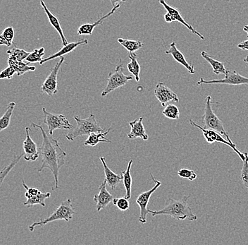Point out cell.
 <instances>
[{
  "label": "cell",
  "mask_w": 248,
  "mask_h": 245,
  "mask_svg": "<svg viewBox=\"0 0 248 245\" xmlns=\"http://www.w3.org/2000/svg\"><path fill=\"white\" fill-rule=\"evenodd\" d=\"M201 84H227L232 86H240V85H248V78L243 77L235 71L228 70L225 77L222 79L215 80H205L201 78L197 85Z\"/></svg>",
  "instance_id": "9"
},
{
  "label": "cell",
  "mask_w": 248,
  "mask_h": 245,
  "mask_svg": "<svg viewBox=\"0 0 248 245\" xmlns=\"http://www.w3.org/2000/svg\"><path fill=\"white\" fill-rule=\"evenodd\" d=\"M77 123V126L72 129V131L66 135L69 141H74L77 137L82 136H89L94 132H102L106 130L102 129L96 120L95 115L91 113L87 118H80L78 116L74 117Z\"/></svg>",
  "instance_id": "3"
},
{
  "label": "cell",
  "mask_w": 248,
  "mask_h": 245,
  "mask_svg": "<svg viewBox=\"0 0 248 245\" xmlns=\"http://www.w3.org/2000/svg\"><path fill=\"white\" fill-rule=\"evenodd\" d=\"M15 106L16 103L15 102L9 103V105H8L5 113H4V114L0 118V132L8 128L9 125H10L11 118H12Z\"/></svg>",
  "instance_id": "28"
},
{
  "label": "cell",
  "mask_w": 248,
  "mask_h": 245,
  "mask_svg": "<svg viewBox=\"0 0 248 245\" xmlns=\"http://www.w3.org/2000/svg\"><path fill=\"white\" fill-rule=\"evenodd\" d=\"M40 4H41L42 7L44 9L45 12H46L49 23L52 25V27H53L54 29H56V31L58 32L59 35H60V38H61L62 41V44H63V46H66V45L68 44V40L66 39V36L64 35V33H63V29H62V28L60 18L56 16V15H54V14H52V12L49 10V9L47 8L46 3H45V1H43V0H41V1H40Z\"/></svg>",
  "instance_id": "18"
},
{
  "label": "cell",
  "mask_w": 248,
  "mask_h": 245,
  "mask_svg": "<svg viewBox=\"0 0 248 245\" xmlns=\"http://www.w3.org/2000/svg\"><path fill=\"white\" fill-rule=\"evenodd\" d=\"M246 159L243 161V168L241 170V180L245 187L248 189V153H245Z\"/></svg>",
  "instance_id": "36"
},
{
  "label": "cell",
  "mask_w": 248,
  "mask_h": 245,
  "mask_svg": "<svg viewBox=\"0 0 248 245\" xmlns=\"http://www.w3.org/2000/svg\"><path fill=\"white\" fill-rule=\"evenodd\" d=\"M107 184L108 182L105 179L99 187V193L94 195L93 197V200L96 203V209L97 212H100L102 209H105L114 199L113 195L107 190Z\"/></svg>",
  "instance_id": "14"
},
{
  "label": "cell",
  "mask_w": 248,
  "mask_h": 245,
  "mask_svg": "<svg viewBox=\"0 0 248 245\" xmlns=\"http://www.w3.org/2000/svg\"><path fill=\"white\" fill-rule=\"evenodd\" d=\"M212 97L208 96L206 97L204 100V113L203 115V122H204V128L208 130H215L224 136L225 139H227L229 142L234 144L232 142L229 134L225 130L223 122L218 118L212 109Z\"/></svg>",
  "instance_id": "5"
},
{
  "label": "cell",
  "mask_w": 248,
  "mask_h": 245,
  "mask_svg": "<svg viewBox=\"0 0 248 245\" xmlns=\"http://www.w3.org/2000/svg\"><path fill=\"white\" fill-rule=\"evenodd\" d=\"M152 180L155 182V186L153 188L150 189V190L147 192H142L139 195L136 199V203L139 206L140 209V213L139 221L142 224H145L147 223V215L149 213V209H147V206H148L149 201H150V197L162 185V182L157 180L156 178L153 176L152 173H150Z\"/></svg>",
  "instance_id": "10"
},
{
  "label": "cell",
  "mask_w": 248,
  "mask_h": 245,
  "mask_svg": "<svg viewBox=\"0 0 248 245\" xmlns=\"http://www.w3.org/2000/svg\"><path fill=\"white\" fill-rule=\"evenodd\" d=\"M163 115L170 119H178L180 117V111L176 105L170 104L167 105L162 111Z\"/></svg>",
  "instance_id": "32"
},
{
  "label": "cell",
  "mask_w": 248,
  "mask_h": 245,
  "mask_svg": "<svg viewBox=\"0 0 248 245\" xmlns=\"http://www.w3.org/2000/svg\"><path fill=\"white\" fill-rule=\"evenodd\" d=\"M133 162V161L131 160L128 162L126 170L121 172V174L123 176L124 185L125 190V197L128 198V199H130L131 197L132 182H133V180H132L131 175V169Z\"/></svg>",
  "instance_id": "25"
},
{
  "label": "cell",
  "mask_w": 248,
  "mask_h": 245,
  "mask_svg": "<svg viewBox=\"0 0 248 245\" xmlns=\"http://www.w3.org/2000/svg\"><path fill=\"white\" fill-rule=\"evenodd\" d=\"M243 62L246 64V65H248V55L245 57L244 60H243Z\"/></svg>",
  "instance_id": "42"
},
{
  "label": "cell",
  "mask_w": 248,
  "mask_h": 245,
  "mask_svg": "<svg viewBox=\"0 0 248 245\" xmlns=\"http://www.w3.org/2000/svg\"><path fill=\"white\" fill-rule=\"evenodd\" d=\"M16 74L15 69H12L11 66L5 68L4 70L0 72V79H11L13 78Z\"/></svg>",
  "instance_id": "38"
},
{
  "label": "cell",
  "mask_w": 248,
  "mask_h": 245,
  "mask_svg": "<svg viewBox=\"0 0 248 245\" xmlns=\"http://www.w3.org/2000/svg\"><path fill=\"white\" fill-rule=\"evenodd\" d=\"M76 214L75 210L72 205V201L70 198L62 201L60 206L46 219L40 220V221L35 222L29 226V230L33 232L35 229L46 226L51 222L63 220L69 222L73 219V215Z\"/></svg>",
  "instance_id": "4"
},
{
  "label": "cell",
  "mask_w": 248,
  "mask_h": 245,
  "mask_svg": "<svg viewBox=\"0 0 248 245\" xmlns=\"http://www.w3.org/2000/svg\"><path fill=\"white\" fill-rule=\"evenodd\" d=\"M109 1H111L113 7H114V6L120 4L121 2H123V1H128V0H109Z\"/></svg>",
  "instance_id": "40"
},
{
  "label": "cell",
  "mask_w": 248,
  "mask_h": 245,
  "mask_svg": "<svg viewBox=\"0 0 248 245\" xmlns=\"http://www.w3.org/2000/svg\"><path fill=\"white\" fill-rule=\"evenodd\" d=\"M243 31H244L245 32L247 33L248 38V25H246V26L243 27Z\"/></svg>",
  "instance_id": "41"
},
{
  "label": "cell",
  "mask_w": 248,
  "mask_h": 245,
  "mask_svg": "<svg viewBox=\"0 0 248 245\" xmlns=\"http://www.w3.org/2000/svg\"><path fill=\"white\" fill-rule=\"evenodd\" d=\"M88 42L86 39L80 40L79 41L74 42V43H68L66 46H63L60 51L54 53V55L49 56L47 58L43 59L40 63V65H43V64L49 61V60H54V59L57 58V57H61L62 56L69 54V52H73L76 48L80 46H84V45L88 44Z\"/></svg>",
  "instance_id": "21"
},
{
  "label": "cell",
  "mask_w": 248,
  "mask_h": 245,
  "mask_svg": "<svg viewBox=\"0 0 248 245\" xmlns=\"http://www.w3.org/2000/svg\"><path fill=\"white\" fill-rule=\"evenodd\" d=\"M190 124L192 126L197 127V128L200 129L202 131L203 136H204V139H206L207 142L208 144H213V143H221V144H224L225 145L229 146V147L232 148V149L235 151L238 156L240 158L242 161H244L246 159V156H245L244 153H242L240 150L237 149L236 147H235V144H232L225 139L224 136H222L219 133L215 131V130H208V129H205L204 127L201 126V125H198L195 123L194 121L192 119H190Z\"/></svg>",
  "instance_id": "8"
},
{
  "label": "cell",
  "mask_w": 248,
  "mask_h": 245,
  "mask_svg": "<svg viewBox=\"0 0 248 245\" xmlns=\"http://www.w3.org/2000/svg\"><path fill=\"white\" fill-rule=\"evenodd\" d=\"M23 154L16 155L15 157L13 158L12 161H11L10 163L7 165V166L4 167L2 170L0 171V187L2 185L3 182H4V180L7 178V175L9 173L12 171V169L14 168L16 165V164L19 162L21 158L23 157Z\"/></svg>",
  "instance_id": "30"
},
{
  "label": "cell",
  "mask_w": 248,
  "mask_h": 245,
  "mask_svg": "<svg viewBox=\"0 0 248 245\" xmlns=\"http://www.w3.org/2000/svg\"><path fill=\"white\" fill-rule=\"evenodd\" d=\"M142 121H143V117H141L139 119L129 122L131 130L130 133L127 134V136L130 139L140 138V139H143L144 141H147L149 139V136L147 134L146 131H145Z\"/></svg>",
  "instance_id": "17"
},
{
  "label": "cell",
  "mask_w": 248,
  "mask_h": 245,
  "mask_svg": "<svg viewBox=\"0 0 248 245\" xmlns=\"http://www.w3.org/2000/svg\"><path fill=\"white\" fill-rule=\"evenodd\" d=\"M7 53L9 55V57H14L16 60H19V61H23L27 58L30 52H27L24 49L15 48L13 49L7 50Z\"/></svg>",
  "instance_id": "34"
},
{
  "label": "cell",
  "mask_w": 248,
  "mask_h": 245,
  "mask_svg": "<svg viewBox=\"0 0 248 245\" xmlns=\"http://www.w3.org/2000/svg\"><path fill=\"white\" fill-rule=\"evenodd\" d=\"M15 38V29L13 27L6 28L2 33L0 35V46L10 47Z\"/></svg>",
  "instance_id": "31"
},
{
  "label": "cell",
  "mask_w": 248,
  "mask_h": 245,
  "mask_svg": "<svg viewBox=\"0 0 248 245\" xmlns=\"http://www.w3.org/2000/svg\"><path fill=\"white\" fill-rule=\"evenodd\" d=\"M159 3L164 7V9L167 10V12L170 14V19H171V22L173 21H178V22L181 23L183 25L186 26L189 31H190L195 35H198L201 40H204V37L202 35L195 30V29L192 26V25L189 24L188 23L186 22L184 17L180 13L179 11L177 9L174 8V7H171L170 4H167L165 0H159Z\"/></svg>",
  "instance_id": "15"
},
{
  "label": "cell",
  "mask_w": 248,
  "mask_h": 245,
  "mask_svg": "<svg viewBox=\"0 0 248 245\" xmlns=\"http://www.w3.org/2000/svg\"><path fill=\"white\" fill-rule=\"evenodd\" d=\"M64 57L62 56L60 57V61L57 62L56 65H54V67L51 69L50 73L46 77V81L43 82L41 86V91L43 94H46V95L49 96H52L58 92V90H57V86H58L57 76H58L60 67L64 62Z\"/></svg>",
  "instance_id": "11"
},
{
  "label": "cell",
  "mask_w": 248,
  "mask_h": 245,
  "mask_svg": "<svg viewBox=\"0 0 248 245\" xmlns=\"http://www.w3.org/2000/svg\"><path fill=\"white\" fill-rule=\"evenodd\" d=\"M51 196V194L49 192H46V193H43V192H40L38 195L35 196H32V197L27 198V201L24 202V206L26 207L30 208L32 207L37 204L46 207V204L45 203V201L46 198H49Z\"/></svg>",
  "instance_id": "26"
},
{
  "label": "cell",
  "mask_w": 248,
  "mask_h": 245,
  "mask_svg": "<svg viewBox=\"0 0 248 245\" xmlns=\"http://www.w3.org/2000/svg\"><path fill=\"white\" fill-rule=\"evenodd\" d=\"M129 58L131 62L127 65L128 71L134 76L136 82L140 81V65L138 62V56L135 52H131L129 54Z\"/></svg>",
  "instance_id": "27"
},
{
  "label": "cell",
  "mask_w": 248,
  "mask_h": 245,
  "mask_svg": "<svg viewBox=\"0 0 248 245\" xmlns=\"http://www.w3.org/2000/svg\"><path fill=\"white\" fill-rule=\"evenodd\" d=\"M128 200L129 199L125 197L114 198L112 203L119 210L122 211V212H125V211L128 210L130 208Z\"/></svg>",
  "instance_id": "35"
},
{
  "label": "cell",
  "mask_w": 248,
  "mask_h": 245,
  "mask_svg": "<svg viewBox=\"0 0 248 245\" xmlns=\"http://www.w3.org/2000/svg\"><path fill=\"white\" fill-rule=\"evenodd\" d=\"M44 48H40V49H35L30 52L26 60H27L29 63H40L43 60V57L45 55Z\"/></svg>",
  "instance_id": "33"
},
{
  "label": "cell",
  "mask_w": 248,
  "mask_h": 245,
  "mask_svg": "<svg viewBox=\"0 0 248 245\" xmlns=\"http://www.w3.org/2000/svg\"><path fill=\"white\" fill-rule=\"evenodd\" d=\"M189 198L190 196H185L181 200L170 198L168 205L166 206L162 210L152 211L149 209V213L151 214L153 216L170 215L171 218L178 221H184L185 219L191 221H196L198 220V216L193 213L191 208L187 204Z\"/></svg>",
  "instance_id": "2"
},
{
  "label": "cell",
  "mask_w": 248,
  "mask_h": 245,
  "mask_svg": "<svg viewBox=\"0 0 248 245\" xmlns=\"http://www.w3.org/2000/svg\"><path fill=\"white\" fill-rule=\"evenodd\" d=\"M238 48H240V49H243V50L248 51V39L247 40H245L243 43L238 44Z\"/></svg>",
  "instance_id": "39"
},
{
  "label": "cell",
  "mask_w": 248,
  "mask_h": 245,
  "mask_svg": "<svg viewBox=\"0 0 248 245\" xmlns=\"http://www.w3.org/2000/svg\"><path fill=\"white\" fill-rule=\"evenodd\" d=\"M120 4L114 6V8L111 9L108 14H107L105 16L101 17L100 19H99L98 21H96L95 23H93V24H85L82 25V26H80V27L78 28V34L80 35H92L94 29H95L97 26H99V25L102 24L103 21H105L106 18H108V17L111 16V15H114V12H115L118 9L120 8Z\"/></svg>",
  "instance_id": "19"
},
{
  "label": "cell",
  "mask_w": 248,
  "mask_h": 245,
  "mask_svg": "<svg viewBox=\"0 0 248 245\" xmlns=\"http://www.w3.org/2000/svg\"><path fill=\"white\" fill-rule=\"evenodd\" d=\"M101 162L103 165L104 172H105V180L108 182V184L112 190H115L116 187L120 184V182L123 180V176L122 175H117L114 173L111 169L108 166L106 163V158L105 157L100 158Z\"/></svg>",
  "instance_id": "20"
},
{
  "label": "cell",
  "mask_w": 248,
  "mask_h": 245,
  "mask_svg": "<svg viewBox=\"0 0 248 245\" xmlns=\"http://www.w3.org/2000/svg\"><path fill=\"white\" fill-rule=\"evenodd\" d=\"M111 128H108L106 131L102 132H94L88 136V139L84 142L85 146H91V147H95L100 142L111 143V141L108 140L106 138L107 135L111 131Z\"/></svg>",
  "instance_id": "23"
},
{
  "label": "cell",
  "mask_w": 248,
  "mask_h": 245,
  "mask_svg": "<svg viewBox=\"0 0 248 245\" xmlns=\"http://www.w3.org/2000/svg\"><path fill=\"white\" fill-rule=\"evenodd\" d=\"M201 56L212 66V69H213V72L215 74H217V75H218V74H224V75H226L228 69L224 66V63L212 58L205 51H202Z\"/></svg>",
  "instance_id": "24"
},
{
  "label": "cell",
  "mask_w": 248,
  "mask_h": 245,
  "mask_svg": "<svg viewBox=\"0 0 248 245\" xmlns=\"http://www.w3.org/2000/svg\"><path fill=\"white\" fill-rule=\"evenodd\" d=\"M123 70V66L122 64L119 63L115 70L108 74V84L101 94L102 97H106L110 93L113 92L117 88L125 86L129 81L133 79L132 76L125 75Z\"/></svg>",
  "instance_id": "6"
},
{
  "label": "cell",
  "mask_w": 248,
  "mask_h": 245,
  "mask_svg": "<svg viewBox=\"0 0 248 245\" xmlns=\"http://www.w3.org/2000/svg\"><path fill=\"white\" fill-rule=\"evenodd\" d=\"M32 126L39 129L43 136V144L39 148L42 156V165L38 171L41 173L46 168L50 170L54 178L53 190H57L60 187L59 175L60 169L66 163V153L62 149L57 139L48 136L43 127L35 123H32Z\"/></svg>",
  "instance_id": "1"
},
{
  "label": "cell",
  "mask_w": 248,
  "mask_h": 245,
  "mask_svg": "<svg viewBox=\"0 0 248 245\" xmlns=\"http://www.w3.org/2000/svg\"><path fill=\"white\" fill-rule=\"evenodd\" d=\"M165 53L167 55H170L173 58L176 60L177 63L181 64L184 66L190 74H194L195 73V67L192 64L189 63L186 60L185 56L184 54L178 49L176 47V43L175 42H172L170 46V49L166 51Z\"/></svg>",
  "instance_id": "16"
},
{
  "label": "cell",
  "mask_w": 248,
  "mask_h": 245,
  "mask_svg": "<svg viewBox=\"0 0 248 245\" xmlns=\"http://www.w3.org/2000/svg\"><path fill=\"white\" fill-rule=\"evenodd\" d=\"M9 66L15 69L16 74L18 76H21L26 74L29 71H34L36 69V67L34 66H29V63H24L23 61L16 60L14 57H9L8 60Z\"/></svg>",
  "instance_id": "22"
},
{
  "label": "cell",
  "mask_w": 248,
  "mask_h": 245,
  "mask_svg": "<svg viewBox=\"0 0 248 245\" xmlns=\"http://www.w3.org/2000/svg\"><path fill=\"white\" fill-rule=\"evenodd\" d=\"M155 96L159 103L162 104L163 107L166 106V104L170 101L179 102V98L176 93L173 92L170 88H169L163 82H159L156 84L155 89Z\"/></svg>",
  "instance_id": "12"
},
{
  "label": "cell",
  "mask_w": 248,
  "mask_h": 245,
  "mask_svg": "<svg viewBox=\"0 0 248 245\" xmlns=\"http://www.w3.org/2000/svg\"><path fill=\"white\" fill-rule=\"evenodd\" d=\"M119 44L122 45L126 50L131 52H135L139 50L142 46H144L143 43L140 40H133L128 39H124V38H119L118 39Z\"/></svg>",
  "instance_id": "29"
},
{
  "label": "cell",
  "mask_w": 248,
  "mask_h": 245,
  "mask_svg": "<svg viewBox=\"0 0 248 245\" xmlns=\"http://www.w3.org/2000/svg\"><path fill=\"white\" fill-rule=\"evenodd\" d=\"M43 112L44 114L43 123L47 126L50 136L53 135L56 130H72L74 128L64 114H53L46 111V108H43Z\"/></svg>",
  "instance_id": "7"
},
{
  "label": "cell",
  "mask_w": 248,
  "mask_h": 245,
  "mask_svg": "<svg viewBox=\"0 0 248 245\" xmlns=\"http://www.w3.org/2000/svg\"><path fill=\"white\" fill-rule=\"evenodd\" d=\"M26 137L23 142V147L24 150L23 158L26 161H35L40 156V150L38 146L31 137V128L26 127Z\"/></svg>",
  "instance_id": "13"
},
{
  "label": "cell",
  "mask_w": 248,
  "mask_h": 245,
  "mask_svg": "<svg viewBox=\"0 0 248 245\" xmlns=\"http://www.w3.org/2000/svg\"><path fill=\"white\" fill-rule=\"evenodd\" d=\"M177 174L181 178L189 180L190 181L195 180L198 177L195 171L187 168L181 169V170H178Z\"/></svg>",
  "instance_id": "37"
}]
</instances>
